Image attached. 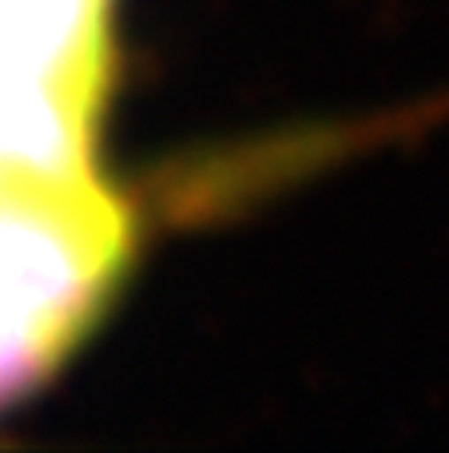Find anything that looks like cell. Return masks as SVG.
<instances>
[{
	"mask_svg": "<svg viewBox=\"0 0 449 453\" xmlns=\"http://www.w3.org/2000/svg\"><path fill=\"white\" fill-rule=\"evenodd\" d=\"M119 234L84 175H0V402L76 342L116 279Z\"/></svg>",
	"mask_w": 449,
	"mask_h": 453,
	"instance_id": "cell-1",
	"label": "cell"
}]
</instances>
